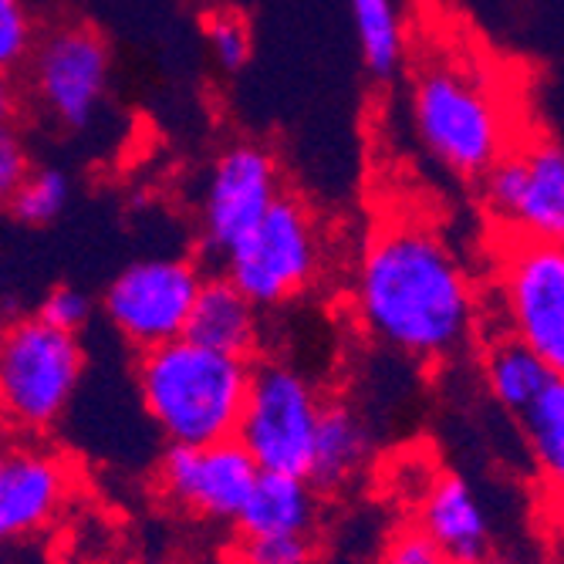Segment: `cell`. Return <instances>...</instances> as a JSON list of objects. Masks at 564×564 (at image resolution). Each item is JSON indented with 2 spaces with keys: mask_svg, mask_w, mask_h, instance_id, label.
<instances>
[{
  "mask_svg": "<svg viewBox=\"0 0 564 564\" xmlns=\"http://www.w3.org/2000/svg\"><path fill=\"white\" fill-rule=\"evenodd\" d=\"M351 301L369 338L423 366L456 358L477 328L474 281L426 220L395 217L369 234Z\"/></svg>",
  "mask_w": 564,
  "mask_h": 564,
  "instance_id": "6da1fadb",
  "label": "cell"
},
{
  "mask_svg": "<svg viewBox=\"0 0 564 564\" xmlns=\"http://www.w3.org/2000/svg\"><path fill=\"white\" fill-rule=\"evenodd\" d=\"M250 379L253 358L217 351L186 335L135 358V392L145 416L166 443L180 446L237 440Z\"/></svg>",
  "mask_w": 564,
  "mask_h": 564,
  "instance_id": "7a4b0ae2",
  "label": "cell"
},
{
  "mask_svg": "<svg viewBox=\"0 0 564 564\" xmlns=\"http://www.w3.org/2000/svg\"><path fill=\"white\" fill-rule=\"evenodd\" d=\"M409 116L423 149L459 180H484L514 149L500 98L474 65L459 58H433L416 68Z\"/></svg>",
  "mask_w": 564,
  "mask_h": 564,
  "instance_id": "3957f363",
  "label": "cell"
},
{
  "mask_svg": "<svg viewBox=\"0 0 564 564\" xmlns=\"http://www.w3.org/2000/svg\"><path fill=\"white\" fill-rule=\"evenodd\" d=\"M85 376L82 338L37 315L8 322L0 345V399L4 420L21 436L51 433L68 413Z\"/></svg>",
  "mask_w": 564,
  "mask_h": 564,
  "instance_id": "277c9868",
  "label": "cell"
},
{
  "mask_svg": "<svg viewBox=\"0 0 564 564\" xmlns=\"http://www.w3.org/2000/svg\"><path fill=\"white\" fill-rule=\"evenodd\" d=\"M325 395L288 358H253L237 440L261 470L307 477Z\"/></svg>",
  "mask_w": 564,
  "mask_h": 564,
  "instance_id": "5b68a950",
  "label": "cell"
},
{
  "mask_svg": "<svg viewBox=\"0 0 564 564\" xmlns=\"http://www.w3.org/2000/svg\"><path fill=\"white\" fill-rule=\"evenodd\" d=\"M224 274L261 307H284L318 281L322 271V237L318 220L307 203L294 193L268 210L220 264Z\"/></svg>",
  "mask_w": 564,
  "mask_h": 564,
  "instance_id": "8992f818",
  "label": "cell"
},
{
  "mask_svg": "<svg viewBox=\"0 0 564 564\" xmlns=\"http://www.w3.org/2000/svg\"><path fill=\"white\" fill-rule=\"evenodd\" d=\"M207 281L193 258H142L126 264L101 291V315L135 351L176 341Z\"/></svg>",
  "mask_w": 564,
  "mask_h": 564,
  "instance_id": "52a82bcc",
  "label": "cell"
},
{
  "mask_svg": "<svg viewBox=\"0 0 564 564\" xmlns=\"http://www.w3.org/2000/svg\"><path fill=\"white\" fill-rule=\"evenodd\" d=\"M497 294L507 332L564 376V240L507 234L497 261Z\"/></svg>",
  "mask_w": 564,
  "mask_h": 564,
  "instance_id": "ba28073f",
  "label": "cell"
},
{
  "mask_svg": "<svg viewBox=\"0 0 564 564\" xmlns=\"http://www.w3.org/2000/svg\"><path fill=\"white\" fill-rule=\"evenodd\" d=\"M281 166L261 142L237 139L217 152L199 196V253L217 264L281 199Z\"/></svg>",
  "mask_w": 564,
  "mask_h": 564,
  "instance_id": "9c48e42d",
  "label": "cell"
},
{
  "mask_svg": "<svg viewBox=\"0 0 564 564\" xmlns=\"http://www.w3.org/2000/svg\"><path fill=\"white\" fill-rule=\"evenodd\" d=\"M31 95L65 132H85L106 106L112 85V47L88 24L51 28L28 62Z\"/></svg>",
  "mask_w": 564,
  "mask_h": 564,
  "instance_id": "30bf717a",
  "label": "cell"
},
{
  "mask_svg": "<svg viewBox=\"0 0 564 564\" xmlns=\"http://www.w3.org/2000/svg\"><path fill=\"white\" fill-rule=\"evenodd\" d=\"M258 477V459L240 440L203 446L170 443L156 464V494L183 518L203 524H237Z\"/></svg>",
  "mask_w": 564,
  "mask_h": 564,
  "instance_id": "8fae6325",
  "label": "cell"
},
{
  "mask_svg": "<svg viewBox=\"0 0 564 564\" xmlns=\"http://www.w3.org/2000/svg\"><path fill=\"white\" fill-rule=\"evenodd\" d=\"M72 494V467L37 443H18L0 459V534L31 538L58 521Z\"/></svg>",
  "mask_w": 564,
  "mask_h": 564,
  "instance_id": "7c38bea8",
  "label": "cell"
},
{
  "mask_svg": "<svg viewBox=\"0 0 564 564\" xmlns=\"http://www.w3.org/2000/svg\"><path fill=\"white\" fill-rule=\"evenodd\" d=\"M416 524L440 544L449 564H480L494 554L487 510L474 487L456 474H440L430 480Z\"/></svg>",
  "mask_w": 564,
  "mask_h": 564,
  "instance_id": "4fadbf2b",
  "label": "cell"
},
{
  "mask_svg": "<svg viewBox=\"0 0 564 564\" xmlns=\"http://www.w3.org/2000/svg\"><path fill=\"white\" fill-rule=\"evenodd\" d=\"M524 152V186L507 217V234L564 240V145L551 135L531 139Z\"/></svg>",
  "mask_w": 564,
  "mask_h": 564,
  "instance_id": "5bb4252c",
  "label": "cell"
},
{
  "mask_svg": "<svg viewBox=\"0 0 564 564\" xmlns=\"http://www.w3.org/2000/svg\"><path fill=\"white\" fill-rule=\"evenodd\" d=\"M186 338H193L199 345H210L217 351H227V355L258 358L261 307L230 281V274H224V271L207 274L193 315H189Z\"/></svg>",
  "mask_w": 564,
  "mask_h": 564,
  "instance_id": "9a60e30c",
  "label": "cell"
},
{
  "mask_svg": "<svg viewBox=\"0 0 564 564\" xmlns=\"http://www.w3.org/2000/svg\"><path fill=\"white\" fill-rule=\"evenodd\" d=\"M369 459L372 430L366 416L345 399H325L307 480L318 487V494H338L366 474Z\"/></svg>",
  "mask_w": 564,
  "mask_h": 564,
  "instance_id": "2e32d148",
  "label": "cell"
},
{
  "mask_svg": "<svg viewBox=\"0 0 564 564\" xmlns=\"http://www.w3.org/2000/svg\"><path fill=\"white\" fill-rule=\"evenodd\" d=\"M234 531L240 534H318V487L297 474L261 470Z\"/></svg>",
  "mask_w": 564,
  "mask_h": 564,
  "instance_id": "e0dca14e",
  "label": "cell"
},
{
  "mask_svg": "<svg viewBox=\"0 0 564 564\" xmlns=\"http://www.w3.org/2000/svg\"><path fill=\"white\" fill-rule=\"evenodd\" d=\"M480 366H484L487 392L494 395V402L500 409H507L510 416H521L554 379V369L544 362V358L510 332L494 338L484 348Z\"/></svg>",
  "mask_w": 564,
  "mask_h": 564,
  "instance_id": "ac0fdd59",
  "label": "cell"
},
{
  "mask_svg": "<svg viewBox=\"0 0 564 564\" xmlns=\"http://www.w3.org/2000/svg\"><path fill=\"white\" fill-rule=\"evenodd\" d=\"M362 68L376 82H389L405 65V18L399 0H348Z\"/></svg>",
  "mask_w": 564,
  "mask_h": 564,
  "instance_id": "d6986e66",
  "label": "cell"
},
{
  "mask_svg": "<svg viewBox=\"0 0 564 564\" xmlns=\"http://www.w3.org/2000/svg\"><path fill=\"white\" fill-rule=\"evenodd\" d=\"M531 464L551 494L564 490V376H554L547 389L518 416Z\"/></svg>",
  "mask_w": 564,
  "mask_h": 564,
  "instance_id": "ffe728a7",
  "label": "cell"
},
{
  "mask_svg": "<svg viewBox=\"0 0 564 564\" xmlns=\"http://www.w3.org/2000/svg\"><path fill=\"white\" fill-rule=\"evenodd\" d=\"M68 199H72L68 173L58 166H37L21 180V186L4 203L8 214L21 227H47L68 210Z\"/></svg>",
  "mask_w": 564,
  "mask_h": 564,
  "instance_id": "44dd1931",
  "label": "cell"
},
{
  "mask_svg": "<svg viewBox=\"0 0 564 564\" xmlns=\"http://www.w3.org/2000/svg\"><path fill=\"white\" fill-rule=\"evenodd\" d=\"M318 534H234L224 564H318Z\"/></svg>",
  "mask_w": 564,
  "mask_h": 564,
  "instance_id": "7402d4cb",
  "label": "cell"
},
{
  "mask_svg": "<svg viewBox=\"0 0 564 564\" xmlns=\"http://www.w3.org/2000/svg\"><path fill=\"white\" fill-rule=\"evenodd\" d=\"M203 37H207L214 62L227 72L237 75L250 62V28L243 14L234 8H214L210 14H203Z\"/></svg>",
  "mask_w": 564,
  "mask_h": 564,
  "instance_id": "603a6c76",
  "label": "cell"
},
{
  "mask_svg": "<svg viewBox=\"0 0 564 564\" xmlns=\"http://www.w3.org/2000/svg\"><path fill=\"white\" fill-rule=\"evenodd\" d=\"M37 41L41 37L24 0H0V68L8 78L18 68H28Z\"/></svg>",
  "mask_w": 564,
  "mask_h": 564,
  "instance_id": "cb8c5ba5",
  "label": "cell"
},
{
  "mask_svg": "<svg viewBox=\"0 0 564 564\" xmlns=\"http://www.w3.org/2000/svg\"><path fill=\"white\" fill-rule=\"evenodd\" d=\"M34 315L44 318L47 325L62 328V332L82 335L95 315V297L78 284H55V288L44 291V297L34 307Z\"/></svg>",
  "mask_w": 564,
  "mask_h": 564,
  "instance_id": "d4e9b609",
  "label": "cell"
},
{
  "mask_svg": "<svg viewBox=\"0 0 564 564\" xmlns=\"http://www.w3.org/2000/svg\"><path fill=\"white\" fill-rule=\"evenodd\" d=\"M382 564H449V561L440 551V544L413 521L389 538L382 551Z\"/></svg>",
  "mask_w": 564,
  "mask_h": 564,
  "instance_id": "484cf974",
  "label": "cell"
},
{
  "mask_svg": "<svg viewBox=\"0 0 564 564\" xmlns=\"http://www.w3.org/2000/svg\"><path fill=\"white\" fill-rule=\"evenodd\" d=\"M28 173H31L28 149L21 142V135L4 122V129H0V196L8 199Z\"/></svg>",
  "mask_w": 564,
  "mask_h": 564,
  "instance_id": "4316f807",
  "label": "cell"
},
{
  "mask_svg": "<svg viewBox=\"0 0 564 564\" xmlns=\"http://www.w3.org/2000/svg\"><path fill=\"white\" fill-rule=\"evenodd\" d=\"M557 497V534H561V544H564V490L554 494Z\"/></svg>",
  "mask_w": 564,
  "mask_h": 564,
  "instance_id": "83f0119b",
  "label": "cell"
},
{
  "mask_svg": "<svg viewBox=\"0 0 564 564\" xmlns=\"http://www.w3.org/2000/svg\"><path fill=\"white\" fill-rule=\"evenodd\" d=\"M480 564H524V561H518V557H507V554H490V557H484Z\"/></svg>",
  "mask_w": 564,
  "mask_h": 564,
  "instance_id": "f1b7e54d",
  "label": "cell"
},
{
  "mask_svg": "<svg viewBox=\"0 0 564 564\" xmlns=\"http://www.w3.org/2000/svg\"><path fill=\"white\" fill-rule=\"evenodd\" d=\"M72 564H85V561H72Z\"/></svg>",
  "mask_w": 564,
  "mask_h": 564,
  "instance_id": "f546056e",
  "label": "cell"
}]
</instances>
